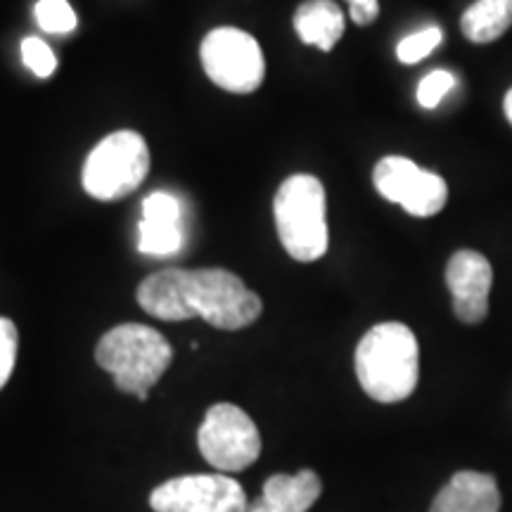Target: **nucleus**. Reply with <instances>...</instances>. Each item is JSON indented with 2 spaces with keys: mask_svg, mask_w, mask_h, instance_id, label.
I'll list each match as a JSON object with an SVG mask.
<instances>
[{
  "mask_svg": "<svg viewBox=\"0 0 512 512\" xmlns=\"http://www.w3.org/2000/svg\"><path fill=\"white\" fill-rule=\"evenodd\" d=\"M138 304L152 318H202L219 330L249 328L264 311L259 294L226 268H164L140 283Z\"/></svg>",
  "mask_w": 512,
  "mask_h": 512,
  "instance_id": "1",
  "label": "nucleus"
},
{
  "mask_svg": "<svg viewBox=\"0 0 512 512\" xmlns=\"http://www.w3.org/2000/svg\"><path fill=\"white\" fill-rule=\"evenodd\" d=\"M356 375L363 392L380 403H399L418 387L420 347L403 323H380L356 347Z\"/></svg>",
  "mask_w": 512,
  "mask_h": 512,
  "instance_id": "2",
  "label": "nucleus"
},
{
  "mask_svg": "<svg viewBox=\"0 0 512 512\" xmlns=\"http://www.w3.org/2000/svg\"><path fill=\"white\" fill-rule=\"evenodd\" d=\"M174 349L162 332L140 323H124L107 332L95 349V361L114 375L117 389L145 401L171 366Z\"/></svg>",
  "mask_w": 512,
  "mask_h": 512,
  "instance_id": "3",
  "label": "nucleus"
},
{
  "mask_svg": "<svg viewBox=\"0 0 512 512\" xmlns=\"http://www.w3.org/2000/svg\"><path fill=\"white\" fill-rule=\"evenodd\" d=\"M325 188L316 176H290L275 192L273 216L278 238L294 261L311 264L328 252Z\"/></svg>",
  "mask_w": 512,
  "mask_h": 512,
  "instance_id": "4",
  "label": "nucleus"
},
{
  "mask_svg": "<svg viewBox=\"0 0 512 512\" xmlns=\"http://www.w3.org/2000/svg\"><path fill=\"white\" fill-rule=\"evenodd\" d=\"M150 174V150L136 131L102 138L83 164V190L100 202H114L140 188Z\"/></svg>",
  "mask_w": 512,
  "mask_h": 512,
  "instance_id": "5",
  "label": "nucleus"
},
{
  "mask_svg": "<svg viewBox=\"0 0 512 512\" xmlns=\"http://www.w3.org/2000/svg\"><path fill=\"white\" fill-rule=\"evenodd\" d=\"M200 60L209 79L228 93L247 95L264 83V53L256 38L242 29L209 31L200 46Z\"/></svg>",
  "mask_w": 512,
  "mask_h": 512,
  "instance_id": "6",
  "label": "nucleus"
},
{
  "mask_svg": "<svg viewBox=\"0 0 512 512\" xmlns=\"http://www.w3.org/2000/svg\"><path fill=\"white\" fill-rule=\"evenodd\" d=\"M204 460L219 472H242L261 456V437L254 420L233 403L211 406L197 432Z\"/></svg>",
  "mask_w": 512,
  "mask_h": 512,
  "instance_id": "7",
  "label": "nucleus"
},
{
  "mask_svg": "<svg viewBox=\"0 0 512 512\" xmlns=\"http://www.w3.org/2000/svg\"><path fill=\"white\" fill-rule=\"evenodd\" d=\"M247 494L228 475H185L159 484L150 494L155 512H245Z\"/></svg>",
  "mask_w": 512,
  "mask_h": 512,
  "instance_id": "8",
  "label": "nucleus"
},
{
  "mask_svg": "<svg viewBox=\"0 0 512 512\" xmlns=\"http://www.w3.org/2000/svg\"><path fill=\"white\" fill-rule=\"evenodd\" d=\"M446 285L453 297V311L467 325L482 323L489 313V292L494 271L484 254L460 249L446 266Z\"/></svg>",
  "mask_w": 512,
  "mask_h": 512,
  "instance_id": "9",
  "label": "nucleus"
},
{
  "mask_svg": "<svg viewBox=\"0 0 512 512\" xmlns=\"http://www.w3.org/2000/svg\"><path fill=\"white\" fill-rule=\"evenodd\" d=\"M501 491L496 479L484 472H456L432 501L430 512H498Z\"/></svg>",
  "mask_w": 512,
  "mask_h": 512,
  "instance_id": "10",
  "label": "nucleus"
},
{
  "mask_svg": "<svg viewBox=\"0 0 512 512\" xmlns=\"http://www.w3.org/2000/svg\"><path fill=\"white\" fill-rule=\"evenodd\" d=\"M323 484L313 470L297 475H273L266 479L264 494L247 505L245 512H309L320 498Z\"/></svg>",
  "mask_w": 512,
  "mask_h": 512,
  "instance_id": "11",
  "label": "nucleus"
},
{
  "mask_svg": "<svg viewBox=\"0 0 512 512\" xmlns=\"http://www.w3.org/2000/svg\"><path fill=\"white\" fill-rule=\"evenodd\" d=\"M294 29L306 46L328 53L344 36V12L335 0H306L294 12Z\"/></svg>",
  "mask_w": 512,
  "mask_h": 512,
  "instance_id": "12",
  "label": "nucleus"
},
{
  "mask_svg": "<svg viewBox=\"0 0 512 512\" xmlns=\"http://www.w3.org/2000/svg\"><path fill=\"white\" fill-rule=\"evenodd\" d=\"M512 27V0H477L463 12L460 29L467 41H498Z\"/></svg>",
  "mask_w": 512,
  "mask_h": 512,
  "instance_id": "13",
  "label": "nucleus"
},
{
  "mask_svg": "<svg viewBox=\"0 0 512 512\" xmlns=\"http://www.w3.org/2000/svg\"><path fill=\"white\" fill-rule=\"evenodd\" d=\"M420 166L411 162L408 157H384L377 162L375 171H373V183L380 195L387 202L401 204L406 192L411 190V185L415 183V178L420 174Z\"/></svg>",
  "mask_w": 512,
  "mask_h": 512,
  "instance_id": "14",
  "label": "nucleus"
},
{
  "mask_svg": "<svg viewBox=\"0 0 512 512\" xmlns=\"http://www.w3.org/2000/svg\"><path fill=\"white\" fill-rule=\"evenodd\" d=\"M448 200V188L446 181L439 174H432V171L422 169L411 190L403 197L401 207L408 211L411 216H418V219H430V216L439 214L444 209Z\"/></svg>",
  "mask_w": 512,
  "mask_h": 512,
  "instance_id": "15",
  "label": "nucleus"
},
{
  "mask_svg": "<svg viewBox=\"0 0 512 512\" xmlns=\"http://www.w3.org/2000/svg\"><path fill=\"white\" fill-rule=\"evenodd\" d=\"M183 247L181 223L140 221L138 249L150 256H171Z\"/></svg>",
  "mask_w": 512,
  "mask_h": 512,
  "instance_id": "16",
  "label": "nucleus"
},
{
  "mask_svg": "<svg viewBox=\"0 0 512 512\" xmlns=\"http://www.w3.org/2000/svg\"><path fill=\"white\" fill-rule=\"evenodd\" d=\"M34 12L46 34H69L76 29V12L67 0H38Z\"/></svg>",
  "mask_w": 512,
  "mask_h": 512,
  "instance_id": "17",
  "label": "nucleus"
},
{
  "mask_svg": "<svg viewBox=\"0 0 512 512\" xmlns=\"http://www.w3.org/2000/svg\"><path fill=\"white\" fill-rule=\"evenodd\" d=\"M441 41H444L441 29L427 27V29L418 31V34H411V36L403 38V41L399 43V48H396V57H399L403 64H415V62L425 60L432 50H437Z\"/></svg>",
  "mask_w": 512,
  "mask_h": 512,
  "instance_id": "18",
  "label": "nucleus"
},
{
  "mask_svg": "<svg viewBox=\"0 0 512 512\" xmlns=\"http://www.w3.org/2000/svg\"><path fill=\"white\" fill-rule=\"evenodd\" d=\"M22 60L27 67L41 79H48V76L55 74L57 69V57L46 41L41 38L29 36L22 41Z\"/></svg>",
  "mask_w": 512,
  "mask_h": 512,
  "instance_id": "19",
  "label": "nucleus"
},
{
  "mask_svg": "<svg viewBox=\"0 0 512 512\" xmlns=\"http://www.w3.org/2000/svg\"><path fill=\"white\" fill-rule=\"evenodd\" d=\"M453 86H456V76L451 72H444V69L430 72L418 86V105L425 107V110H434V107H439V102L446 98V93L451 91Z\"/></svg>",
  "mask_w": 512,
  "mask_h": 512,
  "instance_id": "20",
  "label": "nucleus"
},
{
  "mask_svg": "<svg viewBox=\"0 0 512 512\" xmlns=\"http://www.w3.org/2000/svg\"><path fill=\"white\" fill-rule=\"evenodd\" d=\"M143 221L181 223V202L169 192H152L143 202Z\"/></svg>",
  "mask_w": 512,
  "mask_h": 512,
  "instance_id": "21",
  "label": "nucleus"
},
{
  "mask_svg": "<svg viewBox=\"0 0 512 512\" xmlns=\"http://www.w3.org/2000/svg\"><path fill=\"white\" fill-rule=\"evenodd\" d=\"M17 328L10 318H0V389L10 380L17 358Z\"/></svg>",
  "mask_w": 512,
  "mask_h": 512,
  "instance_id": "22",
  "label": "nucleus"
},
{
  "mask_svg": "<svg viewBox=\"0 0 512 512\" xmlns=\"http://www.w3.org/2000/svg\"><path fill=\"white\" fill-rule=\"evenodd\" d=\"M347 3L349 15L358 27H368V24H373L377 15H380V3H377V0H347Z\"/></svg>",
  "mask_w": 512,
  "mask_h": 512,
  "instance_id": "23",
  "label": "nucleus"
},
{
  "mask_svg": "<svg viewBox=\"0 0 512 512\" xmlns=\"http://www.w3.org/2000/svg\"><path fill=\"white\" fill-rule=\"evenodd\" d=\"M503 107H505V117H508V121L512 124V91H508V95H505Z\"/></svg>",
  "mask_w": 512,
  "mask_h": 512,
  "instance_id": "24",
  "label": "nucleus"
}]
</instances>
